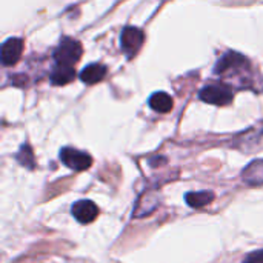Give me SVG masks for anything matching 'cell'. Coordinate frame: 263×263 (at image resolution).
Here are the masks:
<instances>
[{
    "instance_id": "5b68a950",
    "label": "cell",
    "mask_w": 263,
    "mask_h": 263,
    "mask_svg": "<svg viewBox=\"0 0 263 263\" xmlns=\"http://www.w3.org/2000/svg\"><path fill=\"white\" fill-rule=\"evenodd\" d=\"M247 65H248V60L242 54L231 51V52H227L223 57L219 59V62L214 66V72L219 76H227L228 72L239 71L242 66H247Z\"/></svg>"
},
{
    "instance_id": "9c48e42d",
    "label": "cell",
    "mask_w": 263,
    "mask_h": 263,
    "mask_svg": "<svg viewBox=\"0 0 263 263\" xmlns=\"http://www.w3.org/2000/svg\"><path fill=\"white\" fill-rule=\"evenodd\" d=\"M76 77V69L71 65H55L51 72V82L54 85H66Z\"/></svg>"
},
{
    "instance_id": "30bf717a",
    "label": "cell",
    "mask_w": 263,
    "mask_h": 263,
    "mask_svg": "<svg viewBox=\"0 0 263 263\" xmlns=\"http://www.w3.org/2000/svg\"><path fill=\"white\" fill-rule=\"evenodd\" d=\"M173 99L170 94L163 92V91H159V92H154L151 97H149V106L156 111V112H168L173 109Z\"/></svg>"
},
{
    "instance_id": "4fadbf2b",
    "label": "cell",
    "mask_w": 263,
    "mask_h": 263,
    "mask_svg": "<svg viewBox=\"0 0 263 263\" xmlns=\"http://www.w3.org/2000/svg\"><path fill=\"white\" fill-rule=\"evenodd\" d=\"M17 160L23 165V166H28V168H34V156H32V151L28 145H23L17 154Z\"/></svg>"
},
{
    "instance_id": "8fae6325",
    "label": "cell",
    "mask_w": 263,
    "mask_h": 263,
    "mask_svg": "<svg viewBox=\"0 0 263 263\" xmlns=\"http://www.w3.org/2000/svg\"><path fill=\"white\" fill-rule=\"evenodd\" d=\"M243 179L250 185H262L263 183V160H254L243 171Z\"/></svg>"
},
{
    "instance_id": "5bb4252c",
    "label": "cell",
    "mask_w": 263,
    "mask_h": 263,
    "mask_svg": "<svg viewBox=\"0 0 263 263\" xmlns=\"http://www.w3.org/2000/svg\"><path fill=\"white\" fill-rule=\"evenodd\" d=\"M243 263H263V250L248 254Z\"/></svg>"
},
{
    "instance_id": "7c38bea8",
    "label": "cell",
    "mask_w": 263,
    "mask_h": 263,
    "mask_svg": "<svg viewBox=\"0 0 263 263\" xmlns=\"http://www.w3.org/2000/svg\"><path fill=\"white\" fill-rule=\"evenodd\" d=\"M186 203L193 208H202L214 200V194L211 191H200V193H188Z\"/></svg>"
},
{
    "instance_id": "3957f363",
    "label": "cell",
    "mask_w": 263,
    "mask_h": 263,
    "mask_svg": "<svg viewBox=\"0 0 263 263\" xmlns=\"http://www.w3.org/2000/svg\"><path fill=\"white\" fill-rule=\"evenodd\" d=\"M60 160L63 165L74 171H85L92 165V157L88 153L74 148H63L60 151Z\"/></svg>"
},
{
    "instance_id": "ba28073f",
    "label": "cell",
    "mask_w": 263,
    "mask_h": 263,
    "mask_svg": "<svg viewBox=\"0 0 263 263\" xmlns=\"http://www.w3.org/2000/svg\"><path fill=\"white\" fill-rule=\"evenodd\" d=\"M106 74V66L102 63H91L88 66L83 68V71L80 72V80L86 85H94L100 80H103Z\"/></svg>"
},
{
    "instance_id": "6da1fadb",
    "label": "cell",
    "mask_w": 263,
    "mask_h": 263,
    "mask_svg": "<svg viewBox=\"0 0 263 263\" xmlns=\"http://www.w3.org/2000/svg\"><path fill=\"white\" fill-rule=\"evenodd\" d=\"M82 45L80 42L65 37L60 40V43L57 45V48L54 49V59L59 65H74L79 62V59L82 57Z\"/></svg>"
},
{
    "instance_id": "7a4b0ae2",
    "label": "cell",
    "mask_w": 263,
    "mask_h": 263,
    "mask_svg": "<svg viewBox=\"0 0 263 263\" xmlns=\"http://www.w3.org/2000/svg\"><path fill=\"white\" fill-rule=\"evenodd\" d=\"M199 97L205 103L223 106L233 102V91L227 85H206L200 89Z\"/></svg>"
},
{
    "instance_id": "277c9868",
    "label": "cell",
    "mask_w": 263,
    "mask_h": 263,
    "mask_svg": "<svg viewBox=\"0 0 263 263\" xmlns=\"http://www.w3.org/2000/svg\"><path fill=\"white\" fill-rule=\"evenodd\" d=\"M143 40H145V35H143V32H142L139 28L126 26V28L122 31L120 45H122V49H123V52L126 54L128 59L134 57V55L139 52V49H140L142 45H143Z\"/></svg>"
},
{
    "instance_id": "52a82bcc",
    "label": "cell",
    "mask_w": 263,
    "mask_h": 263,
    "mask_svg": "<svg viewBox=\"0 0 263 263\" xmlns=\"http://www.w3.org/2000/svg\"><path fill=\"white\" fill-rule=\"evenodd\" d=\"M71 213L80 223H91L99 216V208L91 200H79L72 205Z\"/></svg>"
},
{
    "instance_id": "8992f818",
    "label": "cell",
    "mask_w": 263,
    "mask_h": 263,
    "mask_svg": "<svg viewBox=\"0 0 263 263\" xmlns=\"http://www.w3.org/2000/svg\"><path fill=\"white\" fill-rule=\"evenodd\" d=\"M23 51V40L18 37H11L2 45V63L11 66L18 62Z\"/></svg>"
}]
</instances>
